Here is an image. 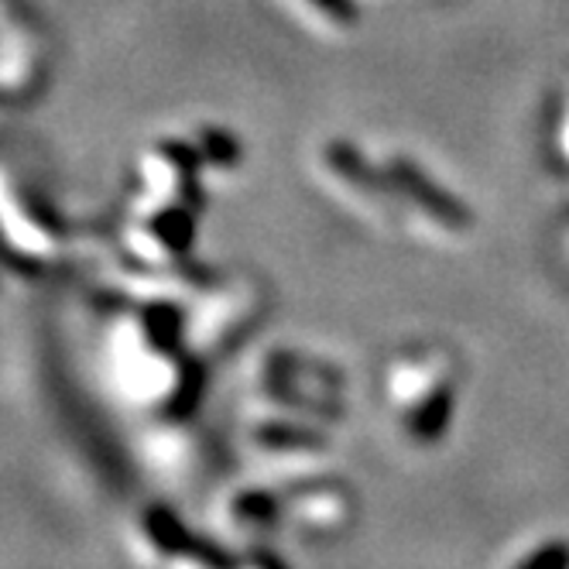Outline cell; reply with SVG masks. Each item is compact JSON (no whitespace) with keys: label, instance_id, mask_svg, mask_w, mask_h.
I'll list each match as a JSON object with an SVG mask.
<instances>
[{"label":"cell","instance_id":"6da1fadb","mask_svg":"<svg viewBox=\"0 0 569 569\" xmlns=\"http://www.w3.org/2000/svg\"><path fill=\"white\" fill-rule=\"evenodd\" d=\"M296 11L306 14V21H312L316 28H327V31H340L347 24H353V8L350 0H289Z\"/></svg>","mask_w":569,"mask_h":569}]
</instances>
